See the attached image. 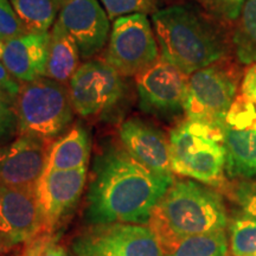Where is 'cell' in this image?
<instances>
[{
	"mask_svg": "<svg viewBox=\"0 0 256 256\" xmlns=\"http://www.w3.org/2000/svg\"><path fill=\"white\" fill-rule=\"evenodd\" d=\"M174 182V176L151 171L124 147H108L95 159L87 196V220L92 224L145 226L153 208Z\"/></svg>",
	"mask_w": 256,
	"mask_h": 256,
	"instance_id": "obj_1",
	"label": "cell"
},
{
	"mask_svg": "<svg viewBox=\"0 0 256 256\" xmlns=\"http://www.w3.org/2000/svg\"><path fill=\"white\" fill-rule=\"evenodd\" d=\"M229 224L222 194L194 180H174L153 208L147 226L164 254L184 240L226 230Z\"/></svg>",
	"mask_w": 256,
	"mask_h": 256,
	"instance_id": "obj_2",
	"label": "cell"
},
{
	"mask_svg": "<svg viewBox=\"0 0 256 256\" xmlns=\"http://www.w3.org/2000/svg\"><path fill=\"white\" fill-rule=\"evenodd\" d=\"M152 23L160 57L188 76L226 55L223 34L190 6L174 5L156 11Z\"/></svg>",
	"mask_w": 256,
	"mask_h": 256,
	"instance_id": "obj_3",
	"label": "cell"
},
{
	"mask_svg": "<svg viewBox=\"0 0 256 256\" xmlns=\"http://www.w3.org/2000/svg\"><path fill=\"white\" fill-rule=\"evenodd\" d=\"M168 142L174 174L223 190L228 180L222 132L186 119L171 130Z\"/></svg>",
	"mask_w": 256,
	"mask_h": 256,
	"instance_id": "obj_4",
	"label": "cell"
},
{
	"mask_svg": "<svg viewBox=\"0 0 256 256\" xmlns=\"http://www.w3.org/2000/svg\"><path fill=\"white\" fill-rule=\"evenodd\" d=\"M18 133L43 140L58 136L72 120V104L63 83L42 78L22 86L16 98Z\"/></svg>",
	"mask_w": 256,
	"mask_h": 256,
	"instance_id": "obj_5",
	"label": "cell"
},
{
	"mask_svg": "<svg viewBox=\"0 0 256 256\" xmlns=\"http://www.w3.org/2000/svg\"><path fill=\"white\" fill-rule=\"evenodd\" d=\"M238 74L217 63L188 76L184 108L188 120L223 133L226 114L236 98Z\"/></svg>",
	"mask_w": 256,
	"mask_h": 256,
	"instance_id": "obj_6",
	"label": "cell"
},
{
	"mask_svg": "<svg viewBox=\"0 0 256 256\" xmlns=\"http://www.w3.org/2000/svg\"><path fill=\"white\" fill-rule=\"evenodd\" d=\"M159 58L158 42L147 14H134L115 19L106 62L122 76H136Z\"/></svg>",
	"mask_w": 256,
	"mask_h": 256,
	"instance_id": "obj_7",
	"label": "cell"
},
{
	"mask_svg": "<svg viewBox=\"0 0 256 256\" xmlns=\"http://www.w3.org/2000/svg\"><path fill=\"white\" fill-rule=\"evenodd\" d=\"M75 256H164L152 230L144 224H94L72 243Z\"/></svg>",
	"mask_w": 256,
	"mask_h": 256,
	"instance_id": "obj_8",
	"label": "cell"
},
{
	"mask_svg": "<svg viewBox=\"0 0 256 256\" xmlns=\"http://www.w3.org/2000/svg\"><path fill=\"white\" fill-rule=\"evenodd\" d=\"M122 75L106 60H90L80 66L69 81L72 108L83 118L107 113L122 100Z\"/></svg>",
	"mask_w": 256,
	"mask_h": 256,
	"instance_id": "obj_9",
	"label": "cell"
},
{
	"mask_svg": "<svg viewBox=\"0 0 256 256\" xmlns=\"http://www.w3.org/2000/svg\"><path fill=\"white\" fill-rule=\"evenodd\" d=\"M256 106L236 96L223 127L226 174L230 179L256 178Z\"/></svg>",
	"mask_w": 256,
	"mask_h": 256,
	"instance_id": "obj_10",
	"label": "cell"
},
{
	"mask_svg": "<svg viewBox=\"0 0 256 256\" xmlns=\"http://www.w3.org/2000/svg\"><path fill=\"white\" fill-rule=\"evenodd\" d=\"M44 235L36 188L0 185V244L4 250L28 246Z\"/></svg>",
	"mask_w": 256,
	"mask_h": 256,
	"instance_id": "obj_11",
	"label": "cell"
},
{
	"mask_svg": "<svg viewBox=\"0 0 256 256\" xmlns=\"http://www.w3.org/2000/svg\"><path fill=\"white\" fill-rule=\"evenodd\" d=\"M188 75L162 57L136 76L139 104L156 116H171L184 108Z\"/></svg>",
	"mask_w": 256,
	"mask_h": 256,
	"instance_id": "obj_12",
	"label": "cell"
},
{
	"mask_svg": "<svg viewBox=\"0 0 256 256\" xmlns=\"http://www.w3.org/2000/svg\"><path fill=\"white\" fill-rule=\"evenodd\" d=\"M87 180V166L44 172L36 185L44 232L49 235L78 204Z\"/></svg>",
	"mask_w": 256,
	"mask_h": 256,
	"instance_id": "obj_13",
	"label": "cell"
},
{
	"mask_svg": "<svg viewBox=\"0 0 256 256\" xmlns=\"http://www.w3.org/2000/svg\"><path fill=\"white\" fill-rule=\"evenodd\" d=\"M48 156L46 140L19 134L14 142L0 146V185L36 188L46 171Z\"/></svg>",
	"mask_w": 256,
	"mask_h": 256,
	"instance_id": "obj_14",
	"label": "cell"
},
{
	"mask_svg": "<svg viewBox=\"0 0 256 256\" xmlns=\"http://www.w3.org/2000/svg\"><path fill=\"white\" fill-rule=\"evenodd\" d=\"M58 20L75 40L83 58L96 55L110 37V17L98 0H62Z\"/></svg>",
	"mask_w": 256,
	"mask_h": 256,
	"instance_id": "obj_15",
	"label": "cell"
},
{
	"mask_svg": "<svg viewBox=\"0 0 256 256\" xmlns=\"http://www.w3.org/2000/svg\"><path fill=\"white\" fill-rule=\"evenodd\" d=\"M121 145L126 151L156 174L174 176L170 142L162 130L142 119L126 120L119 128Z\"/></svg>",
	"mask_w": 256,
	"mask_h": 256,
	"instance_id": "obj_16",
	"label": "cell"
},
{
	"mask_svg": "<svg viewBox=\"0 0 256 256\" xmlns=\"http://www.w3.org/2000/svg\"><path fill=\"white\" fill-rule=\"evenodd\" d=\"M50 32H25L5 42L2 62L19 82L46 78Z\"/></svg>",
	"mask_w": 256,
	"mask_h": 256,
	"instance_id": "obj_17",
	"label": "cell"
},
{
	"mask_svg": "<svg viewBox=\"0 0 256 256\" xmlns=\"http://www.w3.org/2000/svg\"><path fill=\"white\" fill-rule=\"evenodd\" d=\"M90 153L88 132L75 126L51 146L44 172L68 171L87 166Z\"/></svg>",
	"mask_w": 256,
	"mask_h": 256,
	"instance_id": "obj_18",
	"label": "cell"
},
{
	"mask_svg": "<svg viewBox=\"0 0 256 256\" xmlns=\"http://www.w3.org/2000/svg\"><path fill=\"white\" fill-rule=\"evenodd\" d=\"M80 56L75 40L57 19L50 32L46 78L60 83L70 81L78 68Z\"/></svg>",
	"mask_w": 256,
	"mask_h": 256,
	"instance_id": "obj_19",
	"label": "cell"
},
{
	"mask_svg": "<svg viewBox=\"0 0 256 256\" xmlns=\"http://www.w3.org/2000/svg\"><path fill=\"white\" fill-rule=\"evenodd\" d=\"M28 32H46L55 24L62 0H10Z\"/></svg>",
	"mask_w": 256,
	"mask_h": 256,
	"instance_id": "obj_20",
	"label": "cell"
},
{
	"mask_svg": "<svg viewBox=\"0 0 256 256\" xmlns=\"http://www.w3.org/2000/svg\"><path fill=\"white\" fill-rule=\"evenodd\" d=\"M236 58L241 64L256 63V0H247L236 19L232 34Z\"/></svg>",
	"mask_w": 256,
	"mask_h": 256,
	"instance_id": "obj_21",
	"label": "cell"
},
{
	"mask_svg": "<svg viewBox=\"0 0 256 256\" xmlns=\"http://www.w3.org/2000/svg\"><path fill=\"white\" fill-rule=\"evenodd\" d=\"M164 256H232L226 230L203 234L182 241Z\"/></svg>",
	"mask_w": 256,
	"mask_h": 256,
	"instance_id": "obj_22",
	"label": "cell"
},
{
	"mask_svg": "<svg viewBox=\"0 0 256 256\" xmlns=\"http://www.w3.org/2000/svg\"><path fill=\"white\" fill-rule=\"evenodd\" d=\"M229 249L232 256H252L256 254V220L240 215L228 224Z\"/></svg>",
	"mask_w": 256,
	"mask_h": 256,
	"instance_id": "obj_23",
	"label": "cell"
},
{
	"mask_svg": "<svg viewBox=\"0 0 256 256\" xmlns=\"http://www.w3.org/2000/svg\"><path fill=\"white\" fill-rule=\"evenodd\" d=\"M246 216L256 220V180L234 179L222 190Z\"/></svg>",
	"mask_w": 256,
	"mask_h": 256,
	"instance_id": "obj_24",
	"label": "cell"
},
{
	"mask_svg": "<svg viewBox=\"0 0 256 256\" xmlns=\"http://www.w3.org/2000/svg\"><path fill=\"white\" fill-rule=\"evenodd\" d=\"M108 17L118 19L134 14H151L156 8V0H100Z\"/></svg>",
	"mask_w": 256,
	"mask_h": 256,
	"instance_id": "obj_25",
	"label": "cell"
},
{
	"mask_svg": "<svg viewBox=\"0 0 256 256\" xmlns=\"http://www.w3.org/2000/svg\"><path fill=\"white\" fill-rule=\"evenodd\" d=\"M24 25L19 20L10 0H0V38L5 42L24 34Z\"/></svg>",
	"mask_w": 256,
	"mask_h": 256,
	"instance_id": "obj_26",
	"label": "cell"
},
{
	"mask_svg": "<svg viewBox=\"0 0 256 256\" xmlns=\"http://www.w3.org/2000/svg\"><path fill=\"white\" fill-rule=\"evenodd\" d=\"M14 100L0 94V146L18 132Z\"/></svg>",
	"mask_w": 256,
	"mask_h": 256,
	"instance_id": "obj_27",
	"label": "cell"
},
{
	"mask_svg": "<svg viewBox=\"0 0 256 256\" xmlns=\"http://www.w3.org/2000/svg\"><path fill=\"white\" fill-rule=\"evenodd\" d=\"M200 5L215 17L226 22L238 18L247 0H198Z\"/></svg>",
	"mask_w": 256,
	"mask_h": 256,
	"instance_id": "obj_28",
	"label": "cell"
},
{
	"mask_svg": "<svg viewBox=\"0 0 256 256\" xmlns=\"http://www.w3.org/2000/svg\"><path fill=\"white\" fill-rule=\"evenodd\" d=\"M44 235L26 246L24 256H68L66 252Z\"/></svg>",
	"mask_w": 256,
	"mask_h": 256,
	"instance_id": "obj_29",
	"label": "cell"
},
{
	"mask_svg": "<svg viewBox=\"0 0 256 256\" xmlns=\"http://www.w3.org/2000/svg\"><path fill=\"white\" fill-rule=\"evenodd\" d=\"M22 89L20 82L11 75L2 63H0V94L16 101Z\"/></svg>",
	"mask_w": 256,
	"mask_h": 256,
	"instance_id": "obj_30",
	"label": "cell"
},
{
	"mask_svg": "<svg viewBox=\"0 0 256 256\" xmlns=\"http://www.w3.org/2000/svg\"><path fill=\"white\" fill-rule=\"evenodd\" d=\"M241 94L256 106V63L249 66L243 75Z\"/></svg>",
	"mask_w": 256,
	"mask_h": 256,
	"instance_id": "obj_31",
	"label": "cell"
},
{
	"mask_svg": "<svg viewBox=\"0 0 256 256\" xmlns=\"http://www.w3.org/2000/svg\"><path fill=\"white\" fill-rule=\"evenodd\" d=\"M4 46H5V40L0 38V60H2V54H4Z\"/></svg>",
	"mask_w": 256,
	"mask_h": 256,
	"instance_id": "obj_32",
	"label": "cell"
},
{
	"mask_svg": "<svg viewBox=\"0 0 256 256\" xmlns=\"http://www.w3.org/2000/svg\"><path fill=\"white\" fill-rule=\"evenodd\" d=\"M4 252H6L4 250V248H2V246L0 244V256H2V254H4Z\"/></svg>",
	"mask_w": 256,
	"mask_h": 256,
	"instance_id": "obj_33",
	"label": "cell"
},
{
	"mask_svg": "<svg viewBox=\"0 0 256 256\" xmlns=\"http://www.w3.org/2000/svg\"><path fill=\"white\" fill-rule=\"evenodd\" d=\"M252 256H256V254H254V255H252Z\"/></svg>",
	"mask_w": 256,
	"mask_h": 256,
	"instance_id": "obj_34",
	"label": "cell"
},
{
	"mask_svg": "<svg viewBox=\"0 0 256 256\" xmlns=\"http://www.w3.org/2000/svg\"><path fill=\"white\" fill-rule=\"evenodd\" d=\"M22 256H24V254H23V255H22Z\"/></svg>",
	"mask_w": 256,
	"mask_h": 256,
	"instance_id": "obj_35",
	"label": "cell"
}]
</instances>
